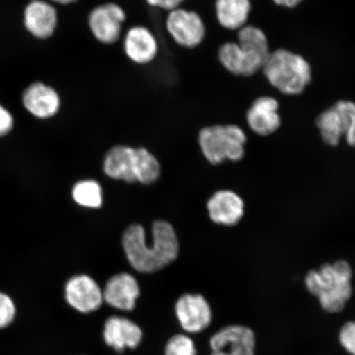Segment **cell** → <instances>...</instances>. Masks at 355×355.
I'll use <instances>...</instances> for the list:
<instances>
[{"instance_id":"2","label":"cell","mask_w":355,"mask_h":355,"mask_svg":"<svg viewBox=\"0 0 355 355\" xmlns=\"http://www.w3.org/2000/svg\"><path fill=\"white\" fill-rule=\"evenodd\" d=\"M268 37L254 26L239 30L238 42H227L219 50V60L230 73L250 77L263 69L270 55Z\"/></svg>"},{"instance_id":"17","label":"cell","mask_w":355,"mask_h":355,"mask_svg":"<svg viewBox=\"0 0 355 355\" xmlns=\"http://www.w3.org/2000/svg\"><path fill=\"white\" fill-rule=\"evenodd\" d=\"M22 101L26 109L39 119L54 116L60 107V98L57 92L42 83H33L26 88Z\"/></svg>"},{"instance_id":"28","label":"cell","mask_w":355,"mask_h":355,"mask_svg":"<svg viewBox=\"0 0 355 355\" xmlns=\"http://www.w3.org/2000/svg\"><path fill=\"white\" fill-rule=\"evenodd\" d=\"M274 3L279 6L286 8H295L304 1V0H273Z\"/></svg>"},{"instance_id":"10","label":"cell","mask_w":355,"mask_h":355,"mask_svg":"<svg viewBox=\"0 0 355 355\" xmlns=\"http://www.w3.org/2000/svg\"><path fill=\"white\" fill-rule=\"evenodd\" d=\"M126 19L125 12L116 3L101 4L93 10L88 17V25L97 41L103 44H114L122 33V26Z\"/></svg>"},{"instance_id":"29","label":"cell","mask_w":355,"mask_h":355,"mask_svg":"<svg viewBox=\"0 0 355 355\" xmlns=\"http://www.w3.org/2000/svg\"><path fill=\"white\" fill-rule=\"evenodd\" d=\"M52 1H54L57 3H60V4H69V3H72L75 1H77V0H52Z\"/></svg>"},{"instance_id":"26","label":"cell","mask_w":355,"mask_h":355,"mask_svg":"<svg viewBox=\"0 0 355 355\" xmlns=\"http://www.w3.org/2000/svg\"><path fill=\"white\" fill-rule=\"evenodd\" d=\"M13 128V118L10 112L0 105V137L10 132Z\"/></svg>"},{"instance_id":"22","label":"cell","mask_w":355,"mask_h":355,"mask_svg":"<svg viewBox=\"0 0 355 355\" xmlns=\"http://www.w3.org/2000/svg\"><path fill=\"white\" fill-rule=\"evenodd\" d=\"M73 198L78 205L98 208L102 204V190L94 180L79 182L73 189Z\"/></svg>"},{"instance_id":"23","label":"cell","mask_w":355,"mask_h":355,"mask_svg":"<svg viewBox=\"0 0 355 355\" xmlns=\"http://www.w3.org/2000/svg\"><path fill=\"white\" fill-rule=\"evenodd\" d=\"M164 355H198L196 345L189 336L180 333L168 340Z\"/></svg>"},{"instance_id":"8","label":"cell","mask_w":355,"mask_h":355,"mask_svg":"<svg viewBox=\"0 0 355 355\" xmlns=\"http://www.w3.org/2000/svg\"><path fill=\"white\" fill-rule=\"evenodd\" d=\"M166 29L174 41L182 47L194 48L205 37V24L197 12L176 8L168 13Z\"/></svg>"},{"instance_id":"27","label":"cell","mask_w":355,"mask_h":355,"mask_svg":"<svg viewBox=\"0 0 355 355\" xmlns=\"http://www.w3.org/2000/svg\"><path fill=\"white\" fill-rule=\"evenodd\" d=\"M146 1L150 6L171 12L180 8L184 0H146Z\"/></svg>"},{"instance_id":"12","label":"cell","mask_w":355,"mask_h":355,"mask_svg":"<svg viewBox=\"0 0 355 355\" xmlns=\"http://www.w3.org/2000/svg\"><path fill=\"white\" fill-rule=\"evenodd\" d=\"M65 299L78 312L87 314L100 309L103 304V291L90 277L76 276L66 284Z\"/></svg>"},{"instance_id":"1","label":"cell","mask_w":355,"mask_h":355,"mask_svg":"<svg viewBox=\"0 0 355 355\" xmlns=\"http://www.w3.org/2000/svg\"><path fill=\"white\" fill-rule=\"evenodd\" d=\"M153 243H146L144 229L131 225L123 234V244L128 261L140 272L150 273L165 268L176 259L179 242L171 224L155 221L153 227Z\"/></svg>"},{"instance_id":"19","label":"cell","mask_w":355,"mask_h":355,"mask_svg":"<svg viewBox=\"0 0 355 355\" xmlns=\"http://www.w3.org/2000/svg\"><path fill=\"white\" fill-rule=\"evenodd\" d=\"M135 149L126 146H116L109 150L104 163L105 174L115 180L128 183L135 182Z\"/></svg>"},{"instance_id":"4","label":"cell","mask_w":355,"mask_h":355,"mask_svg":"<svg viewBox=\"0 0 355 355\" xmlns=\"http://www.w3.org/2000/svg\"><path fill=\"white\" fill-rule=\"evenodd\" d=\"M261 70L272 86L288 96L301 94L312 80L309 62L286 49L270 52Z\"/></svg>"},{"instance_id":"25","label":"cell","mask_w":355,"mask_h":355,"mask_svg":"<svg viewBox=\"0 0 355 355\" xmlns=\"http://www.w3.org/2000/svg\"><path fill=\"white\" fill-rule=\"evenodd\" d=\"M339 343L346 352L355 355V321L347 322L340 328Z\"/></svg>"},{"instance_id":"14","label":"cell","mask_w":355,"mask_h":355,"mask_svg":"<svg viewBox=\"0 0 355 355\" xmlns=\"http://www.w3.org/2000/svg\"><path fill=\"white\" fill-rule=\"evenodd\" d=\"M278 110V101L273 97H259L248 110L246 118L248 126L260 136L272 135L282 123Z\"/></svg>"},{"instance_id":"20","label":"cell","mask_w":355,"mask_h":355,"mask_svg":"<svg viewBox=\"0 0 355 355\" xmlns=\"http://www.w3.org/2000/svg\"><path fill=\"white\" fill-rule=\"evenodd\" d=\"M250 0H216V13L225 29L239 30L246 26L251 12Z\"/></svg>"},{"instance_id":"6","label":"cell","mask_w":355,"mask_h":355,"mask_svg":"<svg viewBox=\"0 0 355 355\" xmlns=\"http://www.w3.org/2000/svg\"><path fill=\"white\" fill-rule=\"evenodd\" d=\"M317 125L327 145L338 146L344 137L346 143L355 146V103L349 101H337L319 115Z\"/></svg>"},{"instance_id":"21","label":"cell","mask_w":355,"mask_h":355,"mask_svg":"<svg viewBox=\"0 0 355 355\" xmlns=\"http://www.w3.org/2000/svg\"><path fill=\"white\" fill-rule=\"evenodd\" d=\"M161 173L159 164L152 153L145 148L135 149V177L141 184H152Z\"/></svg>"},{"instance_id":"13","label":"cell","mask_w":355,"mask_h":355,"mask_svg":"<svg viewBox=\"0 0 355 355\" xmlns=\"http://www.w3.org/2000/svg\"><path fill=\"white\" fill-rule=\"evenodd\" d=\"M140 288L136 279L128 273L115 275L106 283L103 298L115 309L130 312L136 307Z\"/></svg>"},{"instance_id":"7","label":"cell","mask_w":355,"mask_h":355,"mask_svg":"<svg viewBox=\"0 0 355 355\" xmlns=\"http://www.w3.org/2000/svg\"><path fill=\"white\" fill-rule=\"evenodd\" d=\"M211 355H256V336L250 327L230 325L210 340Z\"/></svg>"},{"instance_id":"9","label":"cell","mask_w":355,"mask_h":355,"mask_svg":"<svg viewBox=\"0 0 355 355\" xmlns=\"http://www.w3.org/2000/svg\"><path fill=\"white\" fill-rule=\"evenodd\" d=\"M175 311L182 329L189 334L207 330L212 322L211 306L202 295H182L176 302Z\"/></svg>"},{"instance_id":"5","label":"cell","mask_w":355,"mask_h":355,"mask_svg":"<svg viewBox=\"0 0 355 355\" xmlns=\"http://www.w3.org/2000/svg\"><path fill=\"white\" fill-rule=\"evenodd\" d=\"M200 148L207 161L220 164L239 162L244 157L247 136L237 125H215L202 128L199 132Z\"/></svg>"},{"instance_id":"3","label":"cell","mask_w":355,"mask_h":355,"mask_svg":"<svg viewBox=\"0 0 355 355\" xmlns=\"http://www.w3.org/2000/svg\"><path fill=\"white\" fill-rule=\"evenodd\" d=\"M352 269L347 261L340 260L324 264L306 276L308 291L317 297L322 309L330 313L344 310L352 296Z\"/></svg>"},{"instance_id":"18","label":"cell","mask_w":355,"mask_h":355,"mask_svg":"<svg viewBox=\"0 0 355 355\" xmlns=\"http://www.w3.org/2000/svg\"><path fill=\"white\" fill-rule=\"evenodd\" d=\"M57 12L51 4L42 0H33L25 11V25L35 37L46 39L55 33Z\"/></svg>"},{"instance_id":"11","label":"cell","mask_w":355,"mask_h":355,"mask_svg":"<svg viewBox=\"0 0 355 355\" xmlns=\"http://www.w3.org/2000/svg\"><path fill=\"white\" fill-rule=\"evenodd\" d=\"M102 336L105 343L118 354L127 349H135L144 340V331L139 325L127 318L111 316L104 323Z\"/></svg>"},{"instance_id":"16","label":"cell","mask_w":355,"mask_h":355,"mask_svg":"<svg viewBox=\"0 0 355 355\" xmlns=\"http://www.w3.org/2000/svg\"><path fill=\"white\" fill-rule=\"evenodd\" d=\"M210 218L216 224L237 225L244 214V202L238 194L229 190L216 193L207 202Z\"/></svg>"},{"instance_id":"15","label":"cell","mask_w":355,"mask_h":355,"mask_svg":"<svg viewBox=\"0 0 355 355\" xmlns=\"http://www.w3.org/2000/svg\"><path fill=\"white\" fill-rule=\"evenodd\" d=\"M123 46L128 59L137 64H148L158 54L157 40L145 26H136L128 30Z\"/></svg>"},{"instance_id":"24","label":"cell","mask_w":355,"mask_h":355,"mask_svg":"<svg viewBox=\"0 0 355 355\" xmlns=\"http://www.w3.org/2000/svg\"><path fill=\"white\" fill-rule=\"evenodd\" d=\"M16 307L12 300L4 293L0 292V329L6 328L15 320Z\"/></svg>"}]
</instances>
